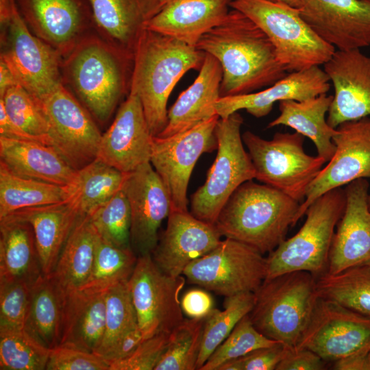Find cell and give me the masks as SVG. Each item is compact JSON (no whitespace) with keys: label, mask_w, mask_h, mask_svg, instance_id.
Here are the masks:
<instances>
[{"label":"cell","mask_w":370,"mask_h":370,"mask_svg":"<svg viewBox=\"0 0 370 370\" xmlns=\"http://www.w3.org/2000/svg\"><path fill=\"white\" fill-rule=\"evenodd\" d=\"M195 47L220 63L221 97L256 92L287 75L266 34L235 9L203 35Z\"/></svg>","instance_id":"1"},{"label":"cell","mask_w":370,"mask_h":370,"mask_svg":"<svg viewBox=\"0 0 370 370\" xmlns=\"http://www.w3.org/2000/svg\"><path fill=\"white\" fill-rule=\"evenodd\" d=\"M133 59L93 30L62 58V82L95 119L103 123L129 93Z\"/></svg>","instance_id":"2"},{"label":"cell","mask_w":370,"mask_h":370,"mask_svg":"<svg viewBox=\"0 0 370 370\" xmlns=\"http://www.w3.org/2000/svg\"><path fill=\"white\" fill-rule=\"evenodd\" d=\"M206 53L173 37L149 29L142 33L134 54L130 88L143 106L150 132L159 135L168 121L167 101L188 71L200 69Z\"/></svg>","instance_id":"3"},{"label":"cell","mask_w":370,"mask_h":370,"mask_svg":"<svg viewBox=\"0 0 370 370\" xmlns=\"http://www.w3.org/2000/svg\"><path fill=\"white\" fill-rule=\"evenodd\" d=\"M300 204L273 187L249 180L230 197L214 225L222 236L264 254L286 239Z\"/></svg>","instance_id":"4"},{"label":"cell","mask_w":370,"mask_h":370,"mask_svg":"<svg viewBox=\"0 0 370 370\" xmlns=\"http://www.w3.org/2000/svg\"><path fill=\"white\" fill-rule=\"evenodd\" d=\"M254 295L248 314L254 327L270 339L296 347L319 298L316 278L307 271L286 273L264 280Z\"/></svg>","instance_id":"5"},{"label":"cell","mask_w":370,"mask_h":370,"mask_svg":"<svg viewBox=\"0 0 370 370\" xmlns=\"http://www.w3.org/2000/svg\"><path fill=\"white\" fill-rule=\"evenodd\" d=\"M230 7L266 34L287 73L323 65L336 51L304 20L299 8L277 0H232Z\"/></svg>","instance_id":"6"},{"label":"cell","mask_w":370,"mask_h":370,"mask_svg":"<svg viewBox=\"0 0 370 370\" xmlns=\"http://www.w3.org/2000/svg\"><path fill=\"white\" fill-rule=\"evenodd\" d=\"M345 206L344 189H332L307 208L299 231L269 253L265 280L286 273L307 271L316 278L327 273L336 226Z\"/></svg>","instance_id":"7"},{"label":"cell","mask_w":370,"mask_h":370,"mask_svg":"<svg viewBox=\"0 0 370 370\" xmlns=\"http://www.w3.org/2000/svg\"><path fill=\"white\" fill-rule=\"evenodd\" d=\"M242 138L254 168L255 179L301 204L310 184L326 162L318 155L305 152V137L297 132H277L272 139L265 140L247 131Z\"/></svg>","instance_id":"8"},{"label":"cell","mask_w":370,"mask_h":370,"mask_svg":"<svg viewBox=\"0 0 370 370\" xmlns=\"http://www.w3.org/2000/svg\"><path fill=\"white\" fill-rule=\"evenodd\" d=\"M243 123L238 112L219 118L217 123L216 158L206 182L190 200V213L206 223L214 224L232 193L244 182L255 179L254 168L241 134Z\"/></svg>","instance_id":"9"},{"label":"cell","mask_w":370,"mask_h":370,"mask_svg":"<svg viewBox=\"0 0 370 370\" xmlns=\"http://www.w3.org/2000/svg\"><path fill=\"white\" fill-rule=\"evenodd\" d=\"M245 243L225 238L212 251L193 260L183 275L193 284L225 297L254 293L267 275V260Z\"/></svg>","instance_id":"10"},{"label":"cell","mask_w":370,"mask_h":370,"mask_svg":"<svg viewBox=\"0 0 370 370\" xmlns=\"http://www.w3.org/2000/svg\"><path fill=\"white\" fill-rule=\"evenodd\" d=\"M1 29L0 60L34 98L49 92L62 82L61 56L30 31L15 0L10 18Z\"/></svg>","instance_id":"11"},{"label":"cell","mask_w":370,"mask_h":370,"mask_svg":"<svg viewBox=\"0 0 370 370\" xmlns=\"http://www.w3.org/2000/svg\"><path fill=\"white\" fill-rule=\"evenodd\" d=\"M218 115L169 137L153 136L150 163L162 181L171 210H188L187 189L199 158L217 149Z\"/></svg>","instance_id":"12"},{"label":"cell","mask_w":370,"mask_h":370,"mask_svg":"<svg viewBox=\"0 0 370 370\" xmlns=\"http://www.w3.org/2000/svg\"><path fill=\"white\" fill-rule=\"evenodd\" d=\"M35 99L49 124L53 147L75 169L97 157L102 134L89 112L62 82Z\"/></svg>","instance_id":"13"},{"label":"cell","mask_w":370,"mask_h":370,"mask_svg":"<svg viewBox=\"0 0 370 370\" xmlns=\"http://www.w3.org/2000/svg\"><path fill=\"white\" fill-rule=\"evenodd\" d=\"M138 324L144 339L171 332L184 320L180 299L186 279L166 274L151 254L138 256L128 280Z\"/></svg>","instance_id":"14"},{"label":"cell","mask_w":370,"mask_h":370,"mask_svg":"<svg viewBox=\"0 0 370 370\" xmlns=\"http://www.w3.org/2000/svg\"><path fill=\"white\" fill-rule=\"evenodd\" d=\"M296 348H306L327 362L370 347V317L319 297Z\"/></svg>","instance_id":"15"},{"label":"cell","mask_w":370,"mask_h":370,"mask_svg":"<svg viewBox=\"0 0 370 370\" xmlns=\"http://www.w3.org/2000/svg\"><path fill=\"white\" fill-rule=\"evenodd\" d=\"M336 151L310 184L295 225L308 206L325 193L360 178H370V117L344 122L332 137Z\"/></svg>","instance_id":"16"},{"label":"cell","mask_w":370,"mask_h":370,"mask_svg":"<svg viewBox=\"0 0 370 370\" xmlns=\"http://www.w3.org/2000/svg\"><path fill=\"white\" fill-rule=\"evenodd\" d=\"M30 31L65 57L95 30L88 0H15Z\"/></svg>","instance_id":"17"},{"label":"cell","mask_w":370,"mask_h":370,"mask_svg":"<svg viewBox=\"0 0 370 370\" xmlns=\"http://www.w3.org/2000/svg\"><path fill=\"white\" fill-rule=\"evenodd\" d=\"M131 208V246L138 256L151 254L158 230L171 211L170 196L150 162L128 173L123 187Z\"/></svg>","instance_id":"18"},{"label":"cell","mask_w":370,"mask_h":370,"mask_svg":"<svg viewBox=\"0 0 370 370\" xmlns=\"http://www.w3.org/2000/svg\"><path fill=\"white\" fill-rule=\"evenodd\" d=\"M153 136L138 95L130 88L112 124L102 134L97 158L130 173L150 162Z\"/></svg>","instance_id":"19"},{"label":"cell","mask_w":370,"mask_h":370,"mask_svg":"<svg viewBox=\"0 0 370 370\" xmlns=\"http://www.w3.org/2000/svg\"><path fill=\"white\" fill-rule=\"evenodd\" d=\"M304 20L338 50L370 46L369 0H299Z\"/></svg>","instance_id":"20"},{"label":"cell","mask_w":370,"mask_h":370,"mask_svg":"<svg viewBox=\"0 0 370 370\" xmlns=\"http://www.w3.org/2000/svg\"><path fill=\"white\" fill-rule=\"evenodd\" d=\"M334 94L327 121L333 128L370 116V56L337 50L323 64Z\"/></svg>","instance_id":"21"},{"label":"cell","mask_w":370,"mask_h":370,"mask_svg":"<svg viewBox=\"0 0 370 370\" xmlns=\"http://www.w3.org/2000/svg\"><path fill=\"white\" fill-rule=\"evenodd\" d=\"M369 188L366 178L356 180L345 186V206L333 236L328 274L370 263Z\"/></svg>","instance_id":"22"},{"label":"cell","mask_w":370,"mask_h":370,"mask_svg":"<svg viewBox=\"0 0 370 370\" xmlns=\"http://www.w3.org/2000/svg\"><path fill=\"white\" fill-rule=\"evenodd\" d=\"M221 236L214 224L196 218L188 210H171L151 256L164 273L178 277L193 260L214 249Z\"/></svg>","instance_id":"23"},{"label":"cell","mask_w":370,"mask_h":370,"mask_svg":"<svg viewBox=\"0 0 370 370\" xmlns=\"http://www.w3.org/2000/svg\"><path fill=\"white\" fill-rule=\"evenodd\" d=\"M331 82L319 66L291 72L267 88L248 94L221 97L215 104L217 114L226 118L241 110L261 118L267 116L275 103L284 100L302 101L330 90Z\"/></svg>","instance_id":"24"},{"label":"cell","mask_w":370,"mask_h":370,"mask_svg":"<svg viewBox=\"0 0 370 370\" xmlns=\"http://www.w3.org/2000/svg\"><path fill=\"white\" fill-rule=\"evenodd\" d=\"M88 1L97 33L133 58L147 24L162 7V0Z\"/></svg>","instance_id":"25"},{"label":"cell","mask_w":370,"mask_h":370,"mask_svg":"<svg viewBox=\"0 0 370 370\" xmlns=\"http://www.w3.org/2000/svg\"><path fill=\"white\" fill-rule=\"evenodd\" d=\"M232 0H162V7L146 29L191 46L223 21Z\"/></svg>","instance_id":"26"},{"label":"cell","mask_w":370,"mask_h":370,"mask_svg":"<svg viewBox=\"0 0 370 370\" xmlns=\"http://www.w3.org/2000/svg\"><path fill=\"white\" fill-rule=\"evenodd\" d=\"M222 75L220 63L206 53L198 76L168 110L166 126L156 136L175 135L218 115L215 104L221 97Z\"/></svg>","instance_id":"27"},{"label":"cell","mask_w":370,"mask_h":370,"mask_svg":"<svg viewBox=\"0 0 370 370\" xmlns=\"http://www.w3.org/2000/svg\"><path fill=\"white\" fill-rule=\"evenodd\" d=\"M10 214L31 225L42 275L51 274L82 215L77 204L69 198L60 203L21 209Z\"/></svg>","instance_id":"28"},{"label":"cell","mask_w":370,"mask_h":370,"mask_svg":"<svg viewBox=\"0 0 370 370\" xmlns=\"http://www.w3.org/2000/svg\"><path fill=\"white\" fill-rule=\"evenodd\" d=\"M0 162L21 177L70 186L77 170L52 146L0 136Z\"/></svg>","instance_id":"29"},{"label":"cell","mask_w":370,"mask_h":370,"mask_svg":"<svg viewBox=\"0 0 370 370\" xmlns=\"http://www.w3.org/2000/svg\"><path fill=\"white\" fill-rule=\"evenodd\" d=\"M42 275L31 225L12 214L0 218V281L32 286Z\"/></svg>","instance_id":"30"},{"label":"cell","mask_w":370,"mask_h":370,"mask_svg":"<svg viewBox=\"0 0 370 370\" xmlns=\"http://www.w3.org/2000/svg\"><path fill=\"white\" fill-rule=\"evenodd\" d=\"M105 292L66 294L60 344L95 353L105 332Z\"/></svg>","instance_id":"31"},{"label":"cell","mask_w":370,"mask_h":370,"mask_svg":"<svg viewBox=\"0 0 370 370\" xmlns=\"http://www.w3.org/2000/svg\"><path fill=\"white\" fill-rule=\"evenodd\" d=\"M333 95L322 94L302 101L284 100L279 102L280 114L271 121L267 128L286 125L310 138L319 156L328 162L336 151L332 137L336 128L325 119Z\"/></svg>","instance_id":"32"},{"label":"cell","mask_w":370,"mask_h":370,"mask_svg":"<svg viewBox=\"0 0 370 370\" xmlns=\"http://www.w3.org/2000/svg\"><path fill=\"white\" fill-rule=\"evenodd\" d=\"M66 297L51 273L42 275L31 287L25 329L50 349L61 341Z\"/></svg>","instance_id":"33"},{"label":"cell","mask_w":370,"mask_h":370,"mask_svg":"<svg viewBox=\"0 0 370 370\" xmlns=\"http://www.w3.org/2000/svg\"><path fill=\"white\" fill-rule=\"evenodd\" d=\"M98 234L88 215H81L51 273L67 294L79 289L93 266Z\"/></svg>","instance_id":"34"},{"label":"cell","mask_w":370,"mask_h":370,"mask_svg":"<svg viewBox=\"0 0 370 370\" xmlns=\"http://www.w3.org/2000/svg\"><path fill=\"white\" fill-rule=\"evenodd\" d=\"M71 194V186L21 177L0 162V218L21 209L64 201Z\"/></svg>","instance_id":"35"},{"label":"cell","mask_w":370,"mask_h":370,"mask_svg":"<svg viewBox=\"0 0 370 370\" xmlns=\"http://www.w3.org/2000/svg\"><path fill=\"white\" fill-rule=\"evenodd\" d=\"M127 174L96 158L77 170L70 198L82 215H89L123 188Z\"/></svg>","instance_id":"36"},{"label":"cell","mask_w":370,"mask_h":370,"mask_svg":"<svg viewBox=\"0 0 370 370\" xmlns=\"http://www.w3.org/2000/svg\"><path fill=\"white\" fill-rule=\"evenodd\" d=\"M316 291L319 297L370 317V263L321 275L316 278Z\"/></svg>","instance_id":"37"},{"label":"cell","mask_w":370,"mask_h":370,"mask_svg":"<svg viewBox=\"0 0 370 370\" xmlns=\"http://www.w3.org/2000/svg\"><path fill=\"white\" fill-rule=\"evenodd\" d=\"M137 258L132 249L114 246L98 234L92 271L79 289L90 293L105 292L117 284L128 281Z\"/></svg>","instance_id":"38"},{"label":"cell","mask_w":370,"mask_h":370,"mask_svg":"<svg viewBox=\"0 0 370 370\" xmlns=\"http://www.w3.org/2000/svg\"><path fill=\"white\" fill-rule=\"evenodd\" d=\"M254 302V293H242L225 297L223 310L213 308L205 318L197 369L200 370L236 324L251 312Z\"/></svg>","instance_id":"39"},{"label":"cell","mask_w":370,"mask_h":370,"mask_svg":"<svg viewBox=\"0 0 370 370\" xmlns=\"http://www.w3.org/2000/svg\"><path fill=\"white\" fill-rule=\"evenodd\" d=\"M50 352L25 328H0L1 370L46 369Z\"/></svg>","instance_id":"40"},{"label":"cell","mask_w":370,"mask_h":370,"mask_svg":"<svg viewBox=\"0 0 370 370\" xmlns=\"http://www.w3.org/2000/svg\"><path fill=\"white\" fill-rule=\"evenodd\" d=\"M105 298V332L95 352L104 358L125 334L138 326L128 281L106 290Z\"/></svg>","instance_id":"41"},{"label":"cell","mask_w":370,"mask_h":370,"mask_svg":"<svg viewBox=\"0 0 370 370\" xmlns=\"http://www.w3.org/2000/svg\"><path fill=\"white\" fill-rule=\"evenodd\" d=\"M205 318L184 319L171 332L154 370H195L201 349Z\"/></svg>","instance_id":"42"},{"label":"cell","mask_w":370,"mask_h":370,"mask_svg":"<svg viewBox=\"0 0 370 370\" xmlns=\"http://www.w3.org/2000/svg\"><path fill=\"white\" fill-rule=\"evenodd\" d=\"M88 216L101 238L118 247L132 249L131 208L123 188Z\"/></svg>","instance_id":"43"},{"label":"cell","mask_w":370,"mask_h":370,"mask_svg":"<svg viewBox=\"0 0 370 370\" xmlns=\"http://www.w3.org/2000/svg\"><path fill=\"white\" fill-rule=\"evenodd\" d=\"M0 101L10 121L27 134L53 147L48 121L35 98L17 84L8 88Z\"/></svg>","instance_id":"44"},{"label":"cell","mask_w":370,"mask_h":370,"mask_svg":"<svg viewBox=\"0 0 370 370\" xmlns=\"http://www.w3.org/2000/svg\"><path fill=\"white\" fill-rule=\"evenodd\" d=\"M278 343L281 342L270 339L260 333L247 314L217 347L200 370H217L218 367L226 361L242 357L256 349Z\"/></svg>","instance_id":"45"},{"label":"cell","mask_w":370,"mask_h":370,"mask_svg":"<svg viewBox=\"0 0 370 370\" xmlns=\"http://www.w3.org/2000/svg\"><path fill=\"white\" fill-rule=\"evenodd\" d=\"M31 287L22 281H0V328H25Z\"/></svg>","instance_id":"46"},{"label":"cell","mask_w":370,"mask_h":370,"mask_svg":"<svg viewBox=\"0 0 370 370\" xmlns=\"http://www.w3.org/2000/svg\"><path fill=\"white\" fill-rule=\"evenodd\" d=\"M46 369L110 370V363L94 352L59 344L51 349Z\"/></svg>","instance_id":"47"},{"label":"cell","mask_w":370,"mask_h":370,"mask_svg":"<svg viewBox=\"0 0 370 370\" xmlns=\"http://www.w3.org/2000/svg\"><path fill=\"white\" fill-rule=\"evenodd\" d=\"M170 332L145 339L130 356L110 362V370H154L167 347Z\"/></svg>","instance_id":"48"},{"label":"cell","mask_w":370,"mask_h":370,"mask_svg":"<svg viewBox=\"0 0 370 370\" xmlns=\"http://www.w3.org/2000/svg\"><path fill=\"white\" fill-rule=\"evenodd\" d=\"M291 347L282 343L256 349L223 364L225 370H275Z\"/></svg>","instance_id":"49"},{"label":"cell","mask_w":370,"mask_h":370,"mask_svg":"<svg viewBox=\"0 0 370 370\" xmlns=\"http://www.w3.org/2000/svg\"><path fill=\"white\" fill-rule=\"evenodd\" d=\"M327 362L313 351L291 347L275 370H323Z\"/></svg>","instance_id":"50"},{"label":"cell","mask_w":370,"mask_h":370,"mask_svg":"<svg viewBox=\"0 0 370 370\" xmlns=\"http://www.w3.org/2000/svg\"><path fill=\"white\" fill-rule=\"evenodd\" d=\"M183 312L190 319L206 318L214 308L212 296L206 291L193 288L186 291L181 299Z\"/></svg>","instance_id":"51"},{"label":"cell","mask_w":370,"mask_h":370,"mask_svg":"<svg viewBox=\"0 0 370 370\" xmlns=\"http://www.w3.org/2000/svg\"><path fill=\"white\" fill-rule=\"evenodd\" d=\"M144 340L143 334L138 326L125 334L105 359L109 363L124 359L130 356Z\"/></svg>","instance_id":"52"},{"label":"cell","mask_w":370,"mask_h":370,"mask_svg":"<svg viewBox=\"0 0 370 370\" xmlns=\"http://www.w3.org/2000/svg\"><path fill=\"white\" fill-rule=\"evenodd\" d=\"M332 363L334 370H370V347Z\"/></svg>","instance_id":"53"},{"label":"cell","mask_w":370,"mask_h":370,"mask_svg":"<svg viewBox=\"0 0 370 370\" xmlns=\"http://www.w3.org/2000/svg\"><path fill=\"white\" fill-rule=\"evenodd\" d=\"M0 136L36 141L45 144L41 139L27 134L15 125L9 119L1 101H0Z\"/></svg>","instance_id":"54"},{"label":"cell","mask_w":370,"mask_h":370,"mask_svg":"<svg viewBox=\"0 0 370 370\" xmlns=\"http://www.w3.org/2000/svg\"><path fill=\"white\" fill-rule=\"evenodd\" d=\"M18 84L8 66L0 60V96L10 87Z\"/></svg>","instance_id":"55"},{"label":"cell","mask_w":370,"mask_h":370,"mask_svg":"<svg viewBox=\"0 0 370 370\" xmlns=\"http://www.w3.org/2000/svg\"><path fill=\"white\" fill-rule=\"evenodd\" d=\"M14 0H0V23L4 25L9 21L12 14Z\"/></svg>","instance_id":"56"},{"label":"cell","mask_w":370,"mask_h":370,"mask_svg":"<svg viewBox=\"0 0 370 370\" xmlns=\"http://www.w3.org/2000/svg\"><path fill=\"white\" fill-rule=\"evenodd\" d=\"M282 3H286L292 7L298 8L299 6V0H277Z\"/></svg>","instance_id":"57"},{"label":"cell","mask_w":370,"mask_h":370,"mask_svg":"<svg viewBox=\"0 0 370 370\" xmlns=\"http://www.w3.org/2000/svg\"><path fill=\"white\" fill-rule=\"evenodd\" d=\"M368 204L370 209V193H369V196H368Z\"/></svg>","instance_id":"58"},{"label":"cell","mask_w":370,"mask_h":370,"mask_svg":"<svg viewBox=\"0 0 370 370\" xmlns=\"http://www.w3.org/2000/svg\"><path fill=\"white\" fill-rule=\"evenodd\" d=\"M370 1V0H369Z\"/></svg>","instance_id":"59"}]
</instances>
